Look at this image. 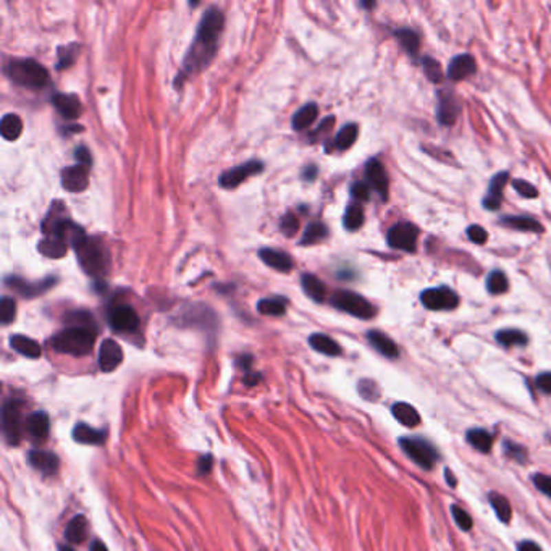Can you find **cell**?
Masks as SVG:
<instances>
[{"label":"cell","mask_w":551,"mask_h":551,"mask_svg":"<svg viewBox=\"0 0 551 551\" xmlns=\"http://www.w3.org/2000/svg\"><path fill=\"white\" fill-rule=\"evenodd\" d=\"M224 25V13L219 8L212 7L206 12V15L202 17L201 23H199L191 49L188 50L186 57H184L183 75L199 73L206 67H209L212 58L215 57L217 47H219V39Z\"/></svg>","instance_id":"1"},{"label":"cell","mask_w":551,"mask_h":551,"mask_svg":"<svg viewBox=\"0 0 551 551\" xmlns=\"http://www.w3.org/2000/svg\"><path fill=\"white\" fill-rule=\"evenodd\" d=\"M96 343V332L91 328L83 327H70L65 330L58 332L57 335L52 336L50 340V346L54 351L60 354H70L81 358V356H87L94 348Z\"/></svg>","instance_id":"2"},{"label":"cell","mask_w":551,"mask_h":551,"mask_svg":"<svg viewBox=\"0 0 551 551\" xmlns=\"http://www.w3.org/2000/svg\"><path fill=\"white\" fill-rule=\"evenodd\" d=\"M6 73L18 86L39 89L47 85L49 73L39 62L32 58H15L6 65Z\"/></svg>","instance_id":"3"},{"label":"cell","mask_w":551,"mask_h":551,"mask_svg":"<svg viewBox=\"0 0 551 551\" xmlns=\"http://www.w3.org/2000/svg\"><path fill=\"white\" fill-rule=\"evenodd\" d=\"M78 261L87 275L100 277L109 270V252L97 238H87L85 244L76 249Z\"/></svg>","instance_id":"4"},{"label":"cell","mask_w":551,"mask_h":551,"mask_svg":"<svg viewBox=\"0 0 551 551\" xmlns=\"http://www.w3.org/2000/svg\"><path fill=\"white\" fill-rule=\"evenodd\" d=\"M400 446L424 471H432L435 464H437V461L440 460L437 448L425 438L402 437L400 438Z\"/></svg>","instance_id":"5"},{"label":"cell","mask_w":551,"mask_h":551,"mask_svg":"<svg viewBox=\"0 0 551 551\" xmlns=\"http://www.w3.org/2000/svg\"><path fill=\"white\" fill-rule=\"evenodd\" d=\"M332 304L335 305L340 311L349 314V316L363 318V321H369L375 316V307L369 303L364 296L353 291H338L333 294Z\"/></svg>","instance_id":"6"},{"label":"cell","mask_w":551,"mask_h":551,"mask_svg":"<svg viewBox=\"0 0 551 551\" xmlns=\"http://www.w3.org/2000/svg\"><path fill=\"white\" fill-rule=\"evenodd\" d=\"M23 402L20 400H8L2 409V430L6 433L7 442L10 444H18L21 438V414Z\"/></svg>","instance_id":"7"},{"label":"cell","mask_w":551,"mask_h":551,"mask_svg":"<svg viewBox=\"0 0 551 551\" xmlns=\"http://www.w3.org/2000/svg\"><path fill=\"white\" fill-rule=\"evenodd\" d=\"M419 238V228L415 225L409 224V222H398L388 230L387 241L388 246L393 249H400V251H415V244H418Z\"/></svg>","instance_id":"8"},{"label":"cell","mask_w":551,"mask_h":551,"mask_svg":"<svg viewBox=\"0 0 551 551\" xmlns=\"http://www.w3.org/2000/svg\"><path fill=\"white\" fill-rule=\"evenodd\" d=\"M420 303L429 311H453L460 305L457 294L448 286L429 288L420 293Z\"/></svg>","instance_id":"9"},{"label":"cell","mask_w":551,"mask_h":551,"mask_svg":"<svg viewBox=\"0 0 551 551\" xmlns=\"http://www.w3.org/2000/svg\"><path fill=\"white\" fill-rule=\"evenodd\" d=\"M262 169H263L262 162L251 160V162H248V164H243V165L236 166V169L225 171V173L219 178V183H220V186L225 189L236 188V186H239L243 182H246L248 178L261 173Z\"/></svg>","instance_id":"10"},{"label":"cell","mask_w":551,"mask_h":551,"mask_svg":"<svg viewBox=\"0 0 551 551\" xmlns=\"http://www.w3.org/2000/svg\"><path fill=\"white\" fill-rule=\"evenodd\" d=\"M109 323L115 332L128 333L134 332L140 327V316L136 311L129 305H117V307L110 309L109 312Z\"/></svg>","instance_id":"11"},{"label":"cell","mask_w":551,"mask_h":551,"mask_svg":"<svg viewBox=\"0 0 551 551\" xmlns=\"http://www.w3.org/2000/svg\"><path fill=\"white\" fill-rule=\"evenodd\" d=\"M89 184V169L85 165H73L62 171V186L70 193L85 191Z\"/></svg>","instance_id":"12"},{"label":"cell","mask_w":551,"mask_h":551,"mask_svg":"<svg viewBox=\"0 0 551 551\" xmlns=\"http://www.w3.org/2000/svg\"><path fill=\"white\" fill-rule=\"evenodd\" d=\"M123 349L117 341L105 340L99 349V365L102 372H114L122 364Z\"/></svg>","instance_id":"13"},{"label":"cell","mask_w":551,"mask_h":551,"mask_svg":"<svg viewBox=\"0 0 551 551\" xmlns=\"http://www.w3.org/2000/svg\"><path fill=\"white\" fill-rule=\"evenodd\" d=\"M25 430L34 443H43L49 437V415L45 412H32L25 420Z\"/></svg>","instance_id":"14"},{"label":"cell","mask_w":551,"mask_h":551,"mask_svg":"<svg viewBox=\"0 0 551 551\" xmlns=\"http://www.w3.org/2000/svg\"><path fill=\"white\" fill-rule=\"evenodd\" d=\"M55 279H45L44 281H38V283H31V281H25L18 277H8L6 280V283L8 285V288L15 290L18 294L25 296V298H34L44 291H47L50 286L55 283Z\"/></svg>","instance_id":"15"},{"label":"cell","mask_w":551,"mask_h":551,"mask_svg":"<svg viewBox=\"0 0 551 551\" xmlns=\"http://www.w3.org/2000/svg\"><path fill=\"white\" fill-rule=\"evenodd\" d=\"M365 177H367L370 186L383 199L388 197V177L385 166H383L377 159H370L365 165Z\"/></svg>","instance_id":"16"},{"label":"cell","mask_w":551,"mask_h":551,"mask_svg":"<svg viewBox=\"0 0 551 551\" xmlns=\"http://www.w3.org/2000/svg\"><path fill=\"white\" fill-rule=\"evenodd\" d=\"M477 70V65H475V58L472 57L469 54H462V55H457L450 62L448 65V78L453 81H462L466 80L467 76L474 75Z\"/></svg>","instance_id":"17"},{"label":"cell","mask_w":551,"mask_h":551,"mask_svg":"<svg viewBox=\"0 0 551 551\" xmlns=\"http://www.w3.org/2000/svg\"><path fill=\"white\" fill-rule=\"evenodd\" d=\"M52 104L55 110L68 120H75L83 114V104L75 94H55Z\"/></svg>","instance_id":"18"},{"label":"cell","mask_w":551,"mask_h":551,"mask_svg":"<svg viewBox=\"0 0 551 551\" xmlns=\"http://www.w3.org/2000/svg\"><path fill=\"white\" fill-rule=\"evenodd\" d=\"M509 180L508 171H501V173L495 175L492 178V182L488 184V196L482 201L485 209L488 210H498L499 206H501V197H503V189L506 186Z\"/></svg>","instance_id":"19"},{"label":"cell","mask_w":551,"mask_h":551,"mask_svg":"<svg viewBox=\"0 0 551 551\" xmlns=\"http://www.w3.org/2000/svg\"><path fill=\"white\" fill-rule=\"evenodd\" d=\"M461 112V105L455 96L440 94V102L437 107V118L442 125L451 127L456 122L457 115Z\"/></svg>","instance_id":"20"},{"label":"cell","mask_w":551,"mask_h":551,"mask_svg":"<svg viewBox=\"0 0 551 551\" xmlns=\"http://www.w3.org/2000/svg\"><path fill=\"white\" fill-rule=\"evenodd\" d=\"M367 340L370 343V346H372L377 353H380L388 359H396L398 356H400V349H398L396 343L383 332L370 330L367 333Z\"/></svg>","instance_id":"21"},{"label":"cell","mask_w":551,"mask_h":551,"mask_svg":"<svg viewBox=\"0 0 551 551\" xmlns=\"http://www.w3.org/2000/svg\"><path fill=\"white\" fill-rule=\"evenodd\" d=\"M30 462L34 469H38L39 472H43L44 475H52L58 471V457L50 451L44 450H32L30 451Z\"/></svg>","instance_id":"22"},{"label":"cell","mask_w":551,"mask_h":551,"mask_svg":"<svg viewBox=\"0 0 551 551\" xmlns=\"http://www.w3.org/2000/svg\"><path fill=\"white\" fill-rule=\"evenodd\" d=\"M391 414L398 422L401 425H404L407 429H414L420 424V414L418 412L412 404H407V402H395L391 406Z\"/></svg>","instance_id":"23"},{"label":"cell","mask_w":551,"mask_h":551,"mask_svg":"<svg viewBox=\"0 0 551 551\" xmlns=\"http://www.w3.org/2000/svg\"><path fill=\"white\" fill-rule=\"evenodd\" d=\"M259 256H261L262 261L266 262L268 267L275 268V270L279 272H290L291 268H293V261H291V257L286 252L275 251V249L270 248H263L259 251Z\"/></svg>","instance_id":"24"},{"label":"cell","mask_w":551,"mask_h":551,"mask_svg":"<svg viewBox=\"0 0 551 551\" xmlns=\"http://www.w3.org/2000/svg\"><path fill=\"white\" fill-rule=\"evenodd\" d=\"M10 346L17 351V353L26 356V358L30 359H38L41 358V354H43V348H41L39 343L25 335H12Z\"/></svg>","instance_id":"25"},{"label":"cell","mask_w":551,"mask_h":551,"mask_svg":"<svg viewBox=\"0 0 551 551\" xmlns=\"http://www.w3.org/2000/svg\"><path fill=\"white\" fill-rule=\"evenodd\" d=\"M309 345H311L317 353L332 356V358L341 354L340 345H338L333 338L323 335V333H314V335H311V338H309Z\"/></svg>","instance_id":"26"},{"label":"cell","mask_w":551,"mask_h":551,"mask_svg":"<svg viewBox=\"0 0 551 551\" xmlns=\"http://www.w3.org/2000/svg\"><path fill=\"white\" fill-rule=\"evenodd\" d=\"M467 443L471 444L472 448L480 453H490L493 446V437L492 433L487 432L485 429H471L466 435Z\"/></svg>","instance_id":"27"},{"label":"cell","mask_w":551,"mask_h":551,"mask_svg":"<svg viewBox=\"0 0 551 551\" xmlns=\"http://www.w3.org/2000/svg\"><path fill=\"white\" fill-rule=\"evenodd\" d=\"M38 251L49 259H62L67 256L68 246L62 239L55 238V236H47V238L39 241Z\"/></svg>","instance_id":"28"},{"label":"cell","mask_w":551,"mask_h":551,"mask_svg":"<svg viewBox=\"0 0 551 551\" xmlns=\"http://www.w3.org/2000/svg\"><path fill=\"white\" fill-rule=\"evenodd\" d=\"M73 440L83 444H100L105 440V432L102 430L92 429L86 424H78L73 429Z\"/></svg>","instance_id":"29"},{"label":"cell","mask_w":551,"mask_h":551,"mask_svg":"<svg viewBox=\"0 0 551 551\" xmlns=\"http://www.w3.org/2000/svg\"><path fill=\"white\" fill-rule=\"evenodd\" d=\"M301 285H303L304 293L307 294L312 301H316V303H323V299H325V296H327V290L316 275L304 273L303 279H301Z\"/></svg>","instance_id":"30"},{"label":"cell","mask_w":551,"mask_h":551,"mask_svg":"<svg viewBox=\"0 0 551 551\" xmlns=\"http://www.w3.org/2000/svg\"><path fill=\"white\" fill-rule=\"evenodd\" d=\"M488 501H490V504H492L493 511H495V514H497L498 519L501 521L503 524H509V521L512 519V508H511V503L508 501V498L501 493L492 492L488 495Z\"/></svg>","instance_id":"31"},{"label":"cell","mask_w":551,"mask_h":551,"mask_svg":"<svg viewBox=\"0 0 551 551\" xmlns=\"http://www.w3.org/2000/svg\"><path fill=\"white\" fill-rule=\"evenodd\" d=\"M0 131H2V138L7 141H15L21 136L23 133V122L17 114H7L2 118L0 123Z\"/></svg>","instance_id":"32"},{"label":"cell","mask_w":551,"mask_h":551,"mask_svg":"<svg viewBox=\"0 0 551 551\" xmlns=\"http://www.w3.org/2000/svg\"><path fill=\"white\" fill-rule=\"evenodd\" d=\"M87 537V521L85 516H76L68 522L65 530V539L72 543H81Z\"/></svg>","instance_id":"33"},{"label":"cell","mask_w":551,"mask_h":551,"mask_svg":"<svg viewBox=\"0 0 551 551\" xmlns=\"http://www.w3.org/2000/svg\"><path fill=\"white\" fill-rule=\"evenodd\" d=\"M317 115H318V107L316 104H305L303 109H299L298 112L294 114L293 122H291V125H293V129H298V131H301V129H305L307 127H311V125L316 122Z\"/></svg>","instance_id":"34"},{"label":"cell","mask_w":551,"mask_h":551,"mask_svg":"<svg viewBox=\"0 0 551 551\" xmlns=\"http://www.w3.org/2000/svg\"><path fill=\"white\" fill-rule=\"evenodd\" d=\"M497 341L504 348H511V346H526L527 345V335L524 332L516 330V328H506V330L497 332Z\"/></svg>","instance_id":"35"},{"label":"cell","mask_w":551,"mask_h":551,"mask_svg":"<svg viewBox=\"0 0 551 551\" xmlns=\"http://www.w3.org/2000/svg\"><path fill=\"white\" fill-rule=\"evenodd\" d=\"M501 224L521 231H543V226L530 217H503Z\"/></svg>","instance_id":"36"},{"label":"cell","mask_w":551,"mask_h":551,"mask_svg":"<svg viewBox=\"0 0 551 551\" xmlns=\"http://www.w3.org/2000/svg\"><path fill=\"white\" fill-rule=\"evenodd\" d=\"M358 134H359L358 125L354 123L346 125V127H343V129H340V133L336 134L335 147L338 151L349 149V147L356 142V140H358Z\"/></svg>","instance_id":"37"},{"label":"cell","mask_w":551,"mask_h":551,"mask_svg":"<svg viewBox=\"0 0 551 551\" xmlns=\"http://www.w3.org/2000/svg\"><path fill=\"white\" fill-rule=\"evenodd\" d=\"M364 224V210L359 204H351V206L346 209L345 217H343V225H345L346 230L354 231L359 230Z\"/></svg>","instance_id":"38"},{"label":"cell","mask_w":551,"mask_h":551,"mask_svg":"<svg viewBox=\"0 0 551 551\" xmlns=\"http://www.w3.org/2000/svg\"><path fill=\"white\" fill-rule=\"evenodd\" d=\"M487 290L490 294H503L509 290L508 277L501 270H493L487 277Z\"/></svg>","instance_id":"39"},{"label":"cell","mask_w":551,"mask_h":551,"mask_svg":"<svg viewBox=\"0 0 551 551\" xmlns=\"http://www.w3.org/2000/svg\"><path fill=\"white\" fill-rule=\"evenodd\" d=\"M395 36L398 38V41H400V44L402 45V47H404V50L407 54H409V55L418 54V50H419V36L415 34L414 31H411V30H407V28H404V30H396Z\"/></svg>","instance_id":"40"},{"label":"cell","mask_w":551,"mask_h":551,"mask_svg":"<svg viewBox=\"0 0 551 551\" xmlns=\"http://www.w3.org/2000/svg\"><path fill=\"white\" fill-rule=\"evenodd\" d=\"M259 312L263 314V316H283L286 312V304L285 301L281 299H262L259 301L257 304Z\"/></svg>","instance_id":"41"},{"label":"cell","mask_w":551,"mask_h":551,"mask_svg":"<svg viewBox=\"0 0 551 551\" xmlns=\"http://www.w3.org/2000/svg\"><path fill=\"white\" fill-rule=\"evenodd\" d=\"M328 228L323 224H311L305 228L303 238H301V244H314L317 241L327 238Z\"/></svg>","instance_id":"42"},{"label":"cell","mask_w":551,"mask_h":551,"mask_svg":"<svg viewBox=\"0 0 551 551\" xmlns=\"http://www.w3.org/2000/svg\"><path fill=\"white\" fill-rule=\"evenodd\" d=\"M503 448H504V455H506L509 460L521 462V464L527 462V450L522 446V444L506 440V442L503 443Z\"/></svg>","instance_id":"43"},{"label":"cell","mask_w":551,"mask_h":551,"mask_svg":"<svg viewBox=\"0 0 551 551\" xmlns=\"http://www.w3.org/2000/svg\"><path fill=\"white\" fill-rule=\"evenodd\" d=\"M17 317V303L8 296H3L2 303H0V321H2L3 325H8V323L15 321Z\"/></svg>","instance_id":"44"},{"label":"cell","mask_w":551,"mask_h":551,"mask_svg":"<svg viewBox=\"0 0 551 551\" xmlns=\"http://www.w3.org/2000/svg\"><path fill=\"white\" fill-rule=\"evenodd\" d=\"M422 67H424V72L425 75L430 81L433 83H440L443 80V70H442V65H440L437 60H433L432 57H424L422 60Z\"/></svg>","instance_id":"45"},{"label":"cell","mask_w":551,"mask_h":551,"mask_svg":"<svg viewBox=\"0 0 551 551\" xmlns=\"http://www.w3.org/2000/svg\"><path fill=\"white\" fill-rule=\"evenodd\" d=\"M451 514H453V519H455V522H456V526L460 527L461 530L469 532L472 527H474L472 517L461 506H457V504H453L451 506Z\"/></svg>","instance_id":"46"},{"label":"cell","mask_w":551,"mask_h":551,"mask_svg":"<svg viewBox=\"0 0 551 551\" xmlns=\"http://www.w3.org/2000/svg\"><path fill=\"white\" fill-rule=\"evenodd\" d=\"M65 321L70 323L72 327H83V328H91L94 325V318L89 314L85 312V311H75V312H70L67 317H65Z\"/></svg>","instance_id":"47"},{"label":"cell","mask_w":551,"mask_h":551,"mask_svg":"<svg viewBox=\"0 0 551 551\" xmlns=\"http://www.w3.org/2000/svg\"><path fill=\"white\" fill-rule=\"evenodd\" d=\"M359 393L367 401H377L378 396H380V390H378L377 383L372 380H360Z\"/></svg>","instance_id":"48"},{"label":"cell","mask_w":551,"mask_h":551,"mask_svg":"<svg viewBox=\"0 0 551 551\" xmlns=\"http://www.w3.org/2000/svg\"><path fill=\"white\" fill-rule=\"evenodd\" d=\"M280 230L283 231V235H286V236H294L296 233H298V230H299V220L296 219V215L294 214H286L283 219H281V222H280Z\"/></svg>","instance_id":"49"},{"label":"cell","mask_w":551,"mask_h":551,"mask_svg":"<svg viewBox=\"0 0 551 551\" xmlns=\"http://www.w3.org/2000/svg\"><path fill=\"white\" fill-rule=\"evenodd\" d=\"M512 188L516 189V191L519 193L522 197L535 199L537 196H539V191H537V188L534 186V184H530L529 182H526V180H514Z\"/></svg>","instance_id":"50"},{"label":"cell","mask_w":551,"mask_h":551,"mask_svg":"<svg viewBox=\"0 0 551 551\" xmlns=\"http://www.w3.org/2000/svg\"><path fill=\"white\" fill-rule=\"evenodd\" d=\"M467 238L475 244H484L485 241L488 239V235L480 225H471L469 228H467Z\"/></svg>","instance_id":"51"},{"label":"cell","mask_w":551,"mask_h":551,"mask_svg":"<svg viewBox=\"0 0 551 551\" xmlns=\"http://www.w3.org/2000/svg\"><path fill=\"white\" fill-rule=\"evenodd\" d=\"M534 485L535 488L541 492L546 497L551 498V475H545V474H537L534 475Z\"/></svg>","instance_id":"52"},{"label":"cell","mask_w":551,"mask_h":551,"mask_svg":"<svg viewBox=\"0 0 551 551\" xmlns=\"http://www.w3.org/2000/svg\"><path fill=\"white\" fill-rule=\"evenodd\" d=\"M351 196H353L356 201H367L370 197V189L369 184L364 182H358L351 186Z\"/></svg>","instance_id":"53"},{"label":"cell","mask_w":551,"mask_h":551,"mask_svg":"<svg viewBox=\"0 0 551 551\" xmlns=\"http://www.w3.org/2000/svg\"><path fill=\"white\" fill-rule=\"evenodd\" d=\"M535 387L539 388L540 391L546 393V395H551V372L540 374L539 377L535 378Z\"/></svg>","instance_id":"54"},{"label":"cell","mask_w":551,"mask_h":551,"mask_svg":"<svg viewBox=\"0 0 551 551\" xmlns=\"http://www.w3.org/2000/svg\"><path fill=\"white\" fill-rule=\"evenodd\" d=\"M58 57H60V60L57 63V70H62V68L72 67L73 62H75V52H70L68 49H65V52H63V49H60Z\"/></svg>","instance_id":"55"},{"label":"cell","mask_w":551,"mask_h":551,"mask_svg":"<svg viewBox=\"0 0 551 551\" xmlns=\"http://www.w3.org/2000/svg\"><path fill=\"white\" fill-rule=\"evenodd\" d=\"M75 155H76V160H78V164L80 165H85V166H89L91 164H92V157H91V152L86 149L85 146H81V147H78L76 149V152H75Z\"/></svg>","instance_id":"56"},{"label":"cell","mask_w":551,"mask_h":551,"mask_svg":"<svg viewBox=\"0 0 551 551\" xmlns=\"http://www.w3.org/2000/svg\"><path fill=\"white\" fill-rule=\"evenodd\" d=\"M212 464H214V460H212L210 455L209 456H202L201 460H199V462H197L199 474H202V475L209 474V472L212 471Z\"/></svg>","instance_id":"57"},{"label":"cell","mask_w":551,"mask_h":551,"mask_svg":"<svg viewBox=\"0 0 551 551\" xmlns=\"http://www.w3.org/2000/svg\"><path fill=\"white\" fill-rule=\"evenodd\" d=\"M517 551H541V548L535 543V541L524 540V541H521L519 546H517Z\"/></svg>","instance_id":"58"},{"label":"cell","mask_w":551,"mask_h":551,"mask_svg":"<svg viewBox=\"0 0 551 551\" xmlns=\"http://www.w3.org/2000/svg\"><path fill=\"white\" fill-rule=\"evenodd\" d=\"M317 173H318L317 166L316 165H309V166H305V170L303 171V178L305 180V182H312V180H316Z\"/></svg>","instance_id":"59"},{"label":"cell","mask_w":551,"mask_h":551,"mask_svg":"<svg viewBox=\"0 0 551 551\" xmlns=\"http://www.w3.org/2000/svg\"><path fill=\"white\" fill-rule=\"evenodd\" d=\"M251 364H252V358H251V356H248V354L241 356V358L236 360V365H238V367H241L243 370H248V372H249V369H251Z\"/></svg>","instance_id":"60"},{"label":"cell","mask_w":551,"mask_h":551,"mask_svg":"<svg viewBox=\"0 0 551 551\" xmlns=\"http://www.w3.org/2000/svg\"><path fill=\"white\" fill-rule=\"evenodd\" d=\"M259 380H261V375L259 374H248L246 377H244V383L249 387L256 385V383H259Z\"/></svg>","instance_id":"61"},{"label":"cell","mask_w":551,"mask_h":551,"mask_svg":"<svg viewBox=\"0 0 551 551\" xmlns=\"http://www.w3.org/2000/svg\"><path fill=\"white\" fill-rule=\"evenodd\" d=\"M444 479H446V482H448V485H450L451 488H455L456 487V484H457V480H456V477L453 475V472L450 471V469H444Z\"/></svg>","instance_id":"62"},{"label":"cell","mask_w":551,"mask_h":551,"mask_svg":"<svg viewBox=\"0 0 551 551\" xmlns=\"http://www.w3.org/2000/svg\"><path fill=\"white\" fill-rule=\"evenodd\" d=\"M91 551H109L107 546L102 543L100 540H94L91 543Z\"/></svg>","instance_id":"63"},{"label":"cell","mask_w":551,"mask_h":551,"mask_svg":"<svg viewBox=\"0 0 551 551\" xmlns=\"http://www.w3.org/2000/svg\"><path fill=\"white\" fill-rule=\"evenodd\" d=\"M60 551H75V550L70 548V546H60Z\"/></svg>","instance_id":"64"}]
</instances>
